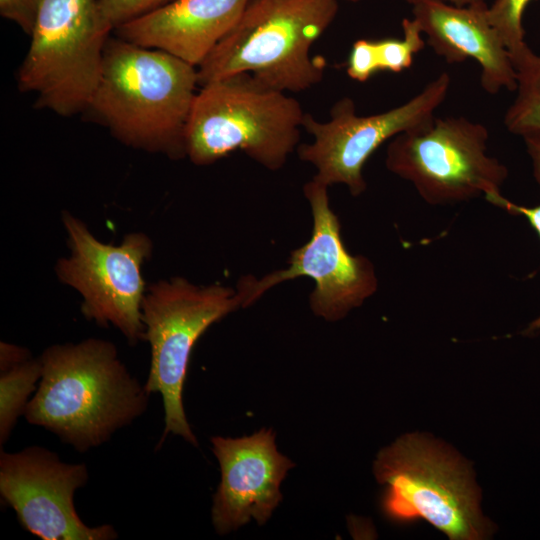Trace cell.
I'll use <instances>...</instances> for the list:
<instances>
[{
    "label": "cell",
    "instance_id": "1",
    "mask_svg": "<svg viewBox=\"0 0 540 540\" xmlns=\"http://www.w3.org/2000/svg\"><path fill=\"white\" fill-rule=\"evenodd\" d=\"M40 358L42 376L24 417L76 451L109 441L148 408L145 385L129 373L110 341L55 344Z\"/></svg>",
    "mask_w": 540,
    "mask_h": 540
},
{
    "label": "cell",
    "instance_id": "2",
    "mask_svg": "<svg viewBox=\"0 0 540 540\" xmlns=\"http://www.w3.org/2000/svg\"><path fill=\"white\" fill-rule=\"evenodd\" d=\"M197 86V67L165 51L109 37L86 111L126 145L183 157Z\"/></svg>",
    "mask_w": 540,
    "mask_h": 540
},
{
    "label": "cell",
    "instance_id": "3",
    "mask_svg": "<svg viewBox=\"0 0 540 540\" xmlns=\"http://www.w3.org/2000/svg\"><path fill=\"white\" fill-rule=\"evenodd\" d=\"M339 0H251L236 25L197 67L198 85L247 73L283 92L321 82L312 45L333 23Z\"/></svg>",
    "mask_w": 540,
    "mask_h": 540
},
{
    "label": "cell",
    "instance_id": "4",
    "mask_svg": "<svg viewBox=\"0 0 540 540\" xmlns=\"http://www.w3.org/2000/svg\"><path fill=\"white\" fill-rule=\"evenodd\" d=\"M305 113L295 98L251 74L211 81L194 98L185 154L195 165H209L239 150L278 170L299 146Z\"/></svg>",
    "mask_w": 540,
    "mask_h": 540
},
{
    "label": "cell",
    "instance_id": "5",
    "mask_svg": "<svg viewBox=\"0 0 540 540\" xmlns=\"http://www.w3.org/2000/svg\"><path fill=\"white\" fill-rule=\"evenodd\" d=\"M374 475L385 485L382 510L390 520H425L452 540L491 535L469 466L438 441L418 433L400 437L378 453Z\"/></svg>",
    "mask_w": 540,
    "mask_h": 540
},
{
    "label": "cell",
    "instance_id": "6",
    "mask_svg": "<svg viewBox=\"0 0 540 540\" xmlns=\"http://www.w3.org/2000/svg\"><path fill=\"white\" fill-rule=\"evenodd\" d=\"M113 28L98 0H43L18 72L36 106L69 117L86 111L97 89Z\"/></svg>",
    "mask_w": 540,
    "mask_h": 540
},
{
    "label": "cell",
    "instance_id": "7",
    "mask_svg": "<svg viewBox=\"0 0 540 540\" xmlns=\"http://www.w3.org/2000/svg\"><path fill=\"white\" fill-rule=\"evenodd\" d=\"M242 307L237 290L219 284L198 286L182 277L162 280L146 290L142 302L144 340L151 362L144 383L149 394L159 393L164 409V431L198 446L183 406V387L192 349L215 322Z\"/></svg>",
    "mask_w": 540,
    "mask_h": 540
},
{
    "label": "cell",
    "instance_id": "8",
    "mask_svg": "<svg viewBox=\"0 0 540 540\" xmlns=\"http://www.w3.org/2000/svg\"><path fill=\"white\" fill-rule=\"evenodd\" d=\"M489 131L466 117H434L387 146L385 165L428 204L447 205L500 194L507 167L487 154Z\"/></svg>",
    "mask_w": 540,
    "mask_h": 540
},
{
    "label": "cell",
    "instance_id": "9",
    "mask_svg": "<svg viewBox=\"0 0 540 540\" xmlns=\"http://www.w3.org/2000/svg\"><path fill=\"white\" fill-rule=\"evenodd\" d=\"M450 85L449 74L443 72L405 103L372 115H358L349 97L334 103L325 122L305 113L302 127L313 140L297 147L298 156L315 167L314 179L328 187L344 184L359 196L367 188L363 167L370 156L385 141L433 120Z\"/></svg>",
    "mask_w": 540,
    "mask_h": 540
},
{
    "label": "cell",
    "instance_id": "10",
    "mask_svg": "<svg viewBox=\"0 0 540 540\" xmlns=\"http://www.w3.org/2000/svg\"><path fill=\"white\" fill-rule=\"evenodd\" d=\"M303 192L313 216L310 240L291 253L287 268L261 279L245 276L236 290L242 307H247L275 285L309 277L315 282L309 297L311 310L327 321H337L375 294L378 279L368 258L347 251L339 219L330 208L328 186L313 178L304 185Z\"/></svg>",
    "mask_w": 540,
    "mask_h": 540
},
{
    "label": "cell",
    "instance_id": "11",
    "mask_svg": "<svg viewBox=\"0 0 540 540\" xmlns=\"http://www.w3.org/2000/svg\"><path fill=\"white\" fill-rule=\"evenodd\" d=\"M71 254L57 262L59 279L82 296V314L100 326L113 325L131 345L144 340L142 265L152 251L148 236L135 232L120 245L97 240L84 222L64 213Z\"/></svg>",
    "mask_w": 540,
    "mask_h": 540
},
{
    "label": "cell",
    "instance_id": "12",
    "mask_svg": "<svg viewBox=\"0 0 540 540\" xmlns=\"http://www.w3.org/2000/svg\"><path fill=\"white\" fill-rule=\"evenodd\" d=\"M84 463H66L40 446L0 453V495L25 530L43 540H113L109 524L90 527L79 517L75 492L88 482Z\"/></svg>",
    "mask_w": 540,
    "mask_h": 540
},
{
    "label": "cell",
    "instance_id": "13",
    "mask_svg": "<svg viewBox=\"0 0 540 540\" xmlns=\"http://www.w3.org/2000/svg\"><path fill=\"white\" fill-rule=\"evenodd\" d=\"M221 479L213 496L211 518L219 535L254 519L263 525L282 500L280 485L294 463L275 445V433L262 428L241 438H211Z\"/></svg>",
    "mask_w": 540,
    "mask_h": 540
},
{
    "label": "cell",
    "instance_id": "14",
    "mask_svg": "<svg viewBox=\"0 0 540 540\" xmlns=\"http://www.w3.org/2000/svg\"><path fill=\"white\" fill-rule=\"evenodd\" d=\"M486 9L487 4L459 7L430 0L412 6V15L437 55L448 63L471 58L479 64L485 92L515 91L516 70L509 51L487 19Z\"/></svg>",
    "mask_w": 540,
    "mask_h": 540
},
{
    "label": "cell",
    "instance_id": "15",
    "mask_svg": "<svg viewBox=\"0 0 540 540\" xmlns=\"http://www.w3.org/2000/svg\"><path fill=\"white\" fill-rule=\"evenodd\" d=\"M251 0H175L113 30L130 43L198 67L236 25Z\"/></svg>",
    "mask_w": 540,
    "mask_h": 540
},
{
    "label": "cell",
    "instance_id": "16",
    "mask_svg": "<svg viewBox=\"0 0 540 540\" xmlns=\"http://www.w3.org/2000/svg\"><path fill=\"white\" fill-rule=\"evenodd\" d=\"M516 70V96L504 116L507 130L523 139L540 136V54L527 46L511 58Z\"/></svg>",
    "mask_w": 540,
    "mask_h": 540
},
{
    "label": "cell",
    "instance_id": "17",
    "mask_svg": "<svg viewBox=\"0 0 540 540\" xmlns=\"http://www.w3.org/2000/svg\"><path fill=\"white\" fill-rule=\"evenodd\" d=\"M0 371V444L3 445L37 390L42 376L41 358L30 357Z\"/></svg>",
    "mask_w": 540,
    "mask_h": 540
},
{
    "label": "cell",
    "instance_id": "18",
    "mask_svg": "<svg viewBox=\"0 0 540 540\" xmlns=\"http://www.w3.org/2000/svg\"><path fill=\"white\" fill-rule=\"evenodd\" d=\"M403 37L376 41L380 71L399 73L412 65L414 56L425 46L419 23L412 17L402 20Z\"/></svg>",
    "mask_w": 540,
    "mask_h": 540
},
{
    "label": "cell",
    "instance_id": "19",
    "mask_svg": "<svg viewBox=\"0 0 540 540\" xmlns=\"http://www.w3.org/2000/svg\"><path fill=\"white\" fill-rule=\"evenodd\" d=\"M530 1L495 0L491 6H487V19L500 36L511 58L528 46L524 40L522 19Z\"/></svg>",
    "mask_w": 540,
    "mask_h": 540
},
{
    "label": "cell",
    "instance_id": "20",
    "mask_svg": "<svg viewBox=\"0 0 540 540\" xmlns=\"http://www.w3.org/2000/svg\"><path fill=\"white\" fill-rule=\"evenodd\" d=\"M175 0H98L100 11L113 28L157 10Z\"/></svg>",
    "mask_w": 540,
    "mask_h": 540
},
{
    "label": "cell",
    "instance_id": "21",
    "mask_svg": "<svg viewBox=\"0 0 540 540\" xmlns=\"http://www.w3.org/2000/svg\"><path fill=\"white\" fill-rule=\"evenodd\" d=\"M348 76L358 82H366L380 71L376 41L359 39L350 50L347 61Z\"/></svg>",
    "mask_w": 540,
    "mask_h": 540
},
{
    "label": "cell",
    "instance_id": "22",
    "mask_svg": "<svg viewBox=\"0 0 540 540\" xmlns=\"http://www.w3.org/2000/svg\"><path fill=\"white\" fill-rule=\"evenodd\" d=\"M43 0H0V14L30 36Z\"/></svg>",
    "mask_w": 540,
    "mask_h": 540
},
{
    "label": "cell",
    "instance_id": "23",
    "mask_svg": "<svg viewBox=\"0 0 540 540\" xmlns=\"http://www.w3.org/2000/svg\"><path fill=\"white\" fill-rule=\"evenodd\" d=\"M486 200L509 214L525 217L540 238V204L533 207L518 205L503 197L501 193L490 196ZM534 333L540 334V316L533 320L524 330V334L527 335Z\"/></svg>",
    "mask_w": 540,
    "mask_h": 540
},
{
    "label": "cell",
    "instance_id": "24",
    "mask_svg": "<svg viewBox=\"0 0 540 540\" xmlns=\"http://www.w3.org/2000/svg\"><path fill=\"white\" fill-rule=\"evenodd\" d=\"M32 357L30 352L22 347L1 342L0 345V370Z\"/></svg>",
    "mask_w": 540,
    "mask_h": 540
},
{
    "label": "cell",
    "instance_id": "25",
    "mask_svg": "<svg viewBox=\"0 0 540 540\" xmlns=\"http://www.w3.org/2000/svg\"><path fill=\"white\" fill-rule=\"evenodd\" d=\"M523 140L531 159L534 179L540 190V136L527 137Z\"/></svg>",
    "mask_w": 540,
    "mask_h": 540
},
{
    "label": "cell",
    "instance_id": "26",
    "mask_svg": "<svg viewBox=\"0 0 540 540\" xmlns=\"http://www.w3.org/2000/svg\"><path fill=\"white\" fill-rule=\"evenodd\" d=\"M404 1L414 6L416 4L430 1V0H404ZM440 1L446 2L451 5L459 6V7L480 6V5L486 4L485 0H440Z\"/></svg>",
    "mask_w": 540,
    "mask_h": 540
},
{
    "label": "cell",
    "instance_id": "27",
    "mask_svg": "<svg viewBox=\"0 0 540 540\" xmlns=\"http://www.w3.org/2000/svg\"><path fill=\"white\" fill-rule=\"evenodd\" d=\"M343 1H347V2H352V3H356V2H359V1H362V0H343Z\"/></svg>",
    "mask_w": 540,
    "mask_h": 540
}]
</instances>
